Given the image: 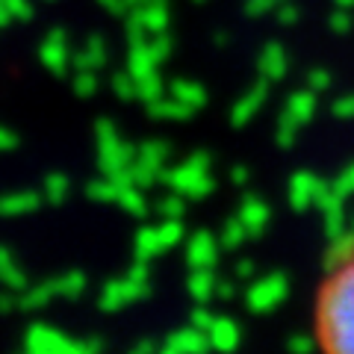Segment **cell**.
I'll list each match as a JSON object with an SVG mask.
<instances>
[{"label":"cell","mask_w":354,"mask_h":354,"mask_svg":"<svg viewBox=\"0 0 354 354\" xmlns=\"http://www.w3.org/2000/svg\"><path fill=\"white\" fill-rule=\"evenodd\" d=\"M316 346L325 354H354V251L330 263L316 304Z\"/></svg>","instance_id":"1"},{"label":"cell","mask_w":354,"mask_h":354,"mask_svg":"<svg viewBox=\"0 0 354 354\" xmlns=\"http://www.w3.org/2000/svg\"><path fill=\"white\" fill-rule=\"evenodd\" d=\"M209 165H213V160L207 153H192V157H186L180 162H171L162 174L165 189L180 198H189V201L192 198H204L216 183Z\"/></svg>","instance_id":"2"},{"label":"cell","mask_w":354,"mask_h":354,"mask_svg":"<svg viewBox=\"0 0 354 354\" xmlns=\"http://www.w3.org/2000/svg\"><path fill=\"white\" fill-rule=\"evenodd\" d=\"M95 142H97V162H101V171L113 174V177H127L136 148L124 139V133H121L113 121L104 118V121H97V127H95Z\"/></svg>","instance_id":"3"},{"label":"cell","mask_w":354,"mask_h":354,"mask_svg":"<svg viewBox=\"0 0 354 354\" xmlns=\"http://www.w3.org/2000/svg\"><path fill=\"white\" fill-rule=\"evenodd\" d=\"M207 101V92L198 83L192 80H174L162 88L160 97H153V101L148 104V109L157 118H189L195 115L198 109L204 106Z\"/></svg>","instance_id":"4"},{"label":"cell","mask_w":354,"mask_h":354,"mask_svg":"<svg viewBox=\"0 0 354 354\" xmlns=\"http://www.w3.org/2000/svg\"><path fill=\"white\" fill-rule=\"evenodd\" d=\"M145 292H148V260L136 257V263H133L121 278H113L104 286L101 304H104V310H124L133 301H139Z\"/></svg>","instance_id":"5"},{"label":"cell","mask_w":354,"mask_h":354,"mask_svg":"<svg viewBox=\"0 0 354 354\" xmlns=\"http://www.w3.org/2000/svg\"><path fill=\"white\" fill-rule=\"evenodd\" d=\"M83 290H86V278L80 272H62L44 283L27 286L24 295L18 298V304L24 310H39V307H48V301H57V298H77Z\"/></svg>","instance_id":"6"},{"label":"cell","mask_w":354,"mask_h":354,"mask_svg":"<svg viewBox=\"0 0 354 354\" xmlns=\"http://www.w3.org/2000/svg\"><path fill=\"white\" fill-rule=\"evenodd\" d=\"M171 165V151L165 142L160 139H151V142H142V145L136 148V153H133V165H130V180L139 183V186H153L157 180H162L165 169Z\"/></svg>","instance_id":"7"},{"label":"cell","mask_w":354,"mask_h":354,"mask_svg":"<svg viewBox=\"0 0 354 354\" xmlns=\"http://www.w3.org/2000/svg\"><path fill=\"white\" fill-rule=\"evenodd\" d=\"M316 101H319V95L313 92V88H301V92H295V95L286 97L281 121H278V142H281V145H292V139L298 136V130H301L307 121L313 118Z\"/></svg>","instance_id":"8"},{"label":"cell","mask_w":354,"mask_h":354,"mask_svg":"<svg viewBox=\"0 0 354 354\" xmlns=\"http://www.w3.org/2000/svg\"><path fill=\"white\" fill-rule=\"evenodd\" d=\"M180 239H183L180 218H162V221H157V225H151V227H145V230H139L136 234V257L151 263L153 257L171 251Z\"/></svg>","instance_id":"9"},{"label":"cell","mask_w":354,"mask_h":354,"mask_svg":"<svg viewBox=\"0 0 354 354\" xmlns=\"http://www.w3.org/2000/svg\"><path fill=\"white\" fill-rule=\"evenodd\" d=\"M290 295V281L286 274H263V278L251 281L248 292H245V301L251 313H272L278 304H283V298Z\"/></svg>","instance_id":"10"},{"label":"cell","mask_w":354,"mask_h":354,"mask_svg":"<svg viewBox=\"0 0 354 354\" xmlns=\"http://www.w3.org/2000/svg\"><path fill=\"white\" fill-rule=\"evenodd\" d=\"M127 27H130V39L162 36L165 27H169V6L162 0H142L136 9L127 12Z\"/></svg>","instance_id":"11"},{"label":"cell","mask_w":354,"mask_h":354,"mask_svg":"<svg viewBox=\"0 0 354 354\" xmlns=\"http://www.w3.org/2000/svg\"><path fill=\"white\" fill-rule=\"evenodd\" d=\"M328 186L319 174L313 171H298L290 180V204L298 209V213H307V209H316L322 204V198L328 192Z\"/></svg>","instance_id":"12"},{"label":"cell","mask_w":354,"mask_h":354,"mask_svg":"<svg viewBox=\"0 0 354 354\" xmlns=\"http://www.w3.org/2000/svg\"><path fill=\"white\" fill-rule=\"evenodd\" d=\"M39 59L48 71L53 74H65L74 68V50H71V41L62 30H50L48 36L41 39V48H39Z\"/></svg>","instance_id":"13"},{"label":"cell","mask_w":354,"mask_h":354,"mask_svg":"<svg viewBox=\"0 0 354 354\" xmlns=\"http://www.w3.org/2000/svg\"><path fill=\"white\" fill-rule=\"evenodd\" d=\"M218 251H221L218 236L207 234V230H198V234H192L189 242H186V263H189L192 269H213L218 260Z\"/></svg>","instance_id":"14"},{"label":"cell","mask_w":354,"mask_h":354,"mask_svg":"<svg viewBox=\"0 0 354 354\" xmlns=\"http://www.w3.org/2000/svg\"><path fill=\"white\" fill-rule=\"evenodd\" d=\"M266 97H269V83L260 80L257 86H251L248 92L234 104V109H230V121L239 124V127L248 124L251 118H257V113H260L263 104H266Z\"/></svg>","instance_id":"15"},{"label":"cell","mask_w":354,"mask_h":354,"mask_svg":"<svg viewBox=\"0 0 354 354\" xmlns=\"http://www.w3.org/2000/svg\"><path fill=\"white\" fill-rule=\"evenodd\" d=\"M41 189H15V192H6L0 195V216H27V213H36L41 207Z\"/></svg>","instance_id":"16"},{"label":"cell","mask_w":354,"mask_h":354,"mask_svg":"<svg viewBox=\"0 0 354 354\" xmlns=\"http://www.w3.org/2000/svg\"><path fill=\"white\" fill-rule=\"evenodd\" d=\"M236 218H239V225L248 230V236H260V234H263V227L269 225V204H266L263 198L248 195L245 201L239 204Z\"/></svg>","instance_id":"17"},{"label":"cell","mask_w":354,"mask_h":354,"mask_svg":"<svg viewBox=\"0 0 354 354\" xmlns=\"http://www.w3.org/2000/svg\"><path fill=\"white\" fill-rule=\"evenodd\" d=\"M257 68H260L263 80L272 83V80H278V77L286 74V68H290V57H286V50L281 48V44H266V48L260 50Z\"/></svg>","instance_id":"18"},{"label":"cell","mask_w":354,"mask_h":354,"mask_svg":"<svg viewBox=\"0 0 354 354\" xmlns=\"http://www.w3.org/2000/svg\"><path fill=\"white\" fill-rule=\"evenodd\" d=\"M106 65V41L101 36L88 39L80 50L74 53V68L80 71H101Z\"/></svg>","instance_id":"19"},{"label":"cell","mask_w":354,"mask_h":354,"mask_svg":"<svg viewBox=\"0 0 354 354\" xmlns=\"http://www.w3.org/2000/svg\"><path fill=\"white\" fill-rule=\"evenodd\" d=\"M186 290L192 292V298L198 304H207V301H213V298L218 295V278L213 274V269H192Z\"/></svg>","instance_id":"20"},{"label":"cell","mask_w":354,"mask_h":354,"mask_svg":"<svg viewBox=\"0 0 354 354\" xmlns=\"http://www.w3.org/2000/svg\"><path fill=\"white\" fill-rule=\"evenodd\" d=\"M0 283H6L9 290H27V272L18 263V257L9 248H0Z\"/></svg>","instance_id":"21"},{"label":"cell","mask_w":354,"mask_h":354,"mask_svg":"<svg viewBox=\"0 0 354 354\" xmlns=\"http://www.w3.org/2000/svg\"><path fill=\"white\" fill-rule=\"evenodd\" d=\"M68 192H71V180H68L65 174L53 171V174L44 177V183H41V198H44V201L59 204V201H65V198H68Z\"/></svg>","instance_id":"22"},{"label":"cell","mask_w":354,"mask_h":354,"mask_svg":"<svg viewBox=\"0 0 354 354\" xmlns=\"http://www.w3.org/2000/svg\"><path fill=\"white\" fill-rule=\"evenodd\" d=\"M248 239V230L239 225V218H227L225 221V227H221V234H218V242H221V248H236L242 245V242Z\"/></svg>","instance_id":"23"},{"label":"cell","mask_w":354,"mask_h":354,"mask_svg":"<svg viewBox=\"0 0 354 354\" xmlns=\"http://www.w3.org/2000/svg\"><path fill=\"white\" fill-rule=\"evenodd\" d=\"M286 0H248L245 9L248 15H266V12H274V9H281Z\"/></svg>","instance_id":"24"},{"label":"cell","mask_w":354,"mask_h":354,"mask_svg":"<svg viewBox=\"0 0 354 354\" xmlns=\"http://www.w3.org/2000/svg\"><path fill=\"white\" fill-rule=\"evenodd\" d=\"M325 86H330V74H325V71H316V74H313V80L307 83V88H313L316 95H322V88H325Z\"/></svg>","instance_id":"25"},{"label":"cell","mask_w":354,"mask_h":354,"mask_svg":"<svg viewBox=\"0 0 354 354\" xmlns=\"http://www.w3.org/2000/svg\"><path fill=\"white\" fill-rule=\"evenodd\" d=\"M18 145V136L9 127L0 124V151H9V148H15Z\"/></svg>","instance_id":"26"}]
</instances>
